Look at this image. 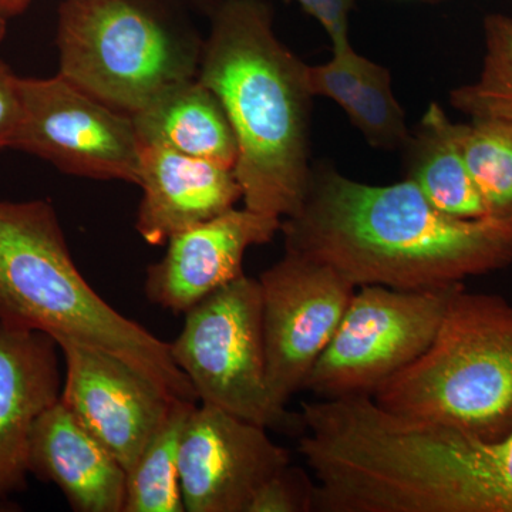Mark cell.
Listing matches in <instances>:
<instances>
[{
	"instance_id": "obj_9",
	"label": "cell",
	"mask_w": 512,
	"mask_h": 512,
	"mask_svg": "<svg viewBox=\"0 0 512 512\" xmlns=\"http://www.w3.org/2000/svg\"><path fill=\"white\" fill-rule=\"evenodd\" d=\"M22 116L12 150L63 173L138 184L141 144L128 114L111 109L57 74L20 79Z\"/></svg>"
},
{
	"instance_id": "obj_22",
	"label": "cell",
	"mask_w": 512,
	"mask_h": 512,
	"mask_svg": "<svg viewBox=\"0 0 512 512\" xmlns=\"http://www.w3.org/2000/svg\"><path fill=\"white\" fill-rule=\"evenodd\" d=\"M483 67L473 83L451 93L454 109L471 120L512 121V18L491 13L484 20Z\"/></svg>"
},
{
	"instance_id": "obj_13",
	"label": "cell",
	"mask_w": 512,
	"mask_h": 512,
	"mask_svg": "<svg viewBox=\"0 0 512 512\" xmlns=\"http://www.w3.org/2000/svg\"><path fill=\"white\" fill-rule=\"evenodd\" d=\"M282 220L244 208L195 225L168 239L167 252L147 268L148 302L184 315L202 299L244 275L245 252L265 245L281 231Z\"/></svg>"
},
{
	"instance_id": "obj_23",
	"label": "cell",
	"mask_w": 512,
	"mask_h": 512,
	"mask_svg": "<svg viewBox=\"0 0 512 512\" xmlns=\"http://www.w3.org/2000/svg\"><path fill=\"white\" fill-rule=\"evenodd\" d=\"M315 488L302 468L288 464L256 490L247 512H313Z\"/></svg>"
},
{
	"instance_id": "obj_20",
	"label": "cell",
	"mask_w": 512,
	"mask_h": 512,
	"mask_svg": "<svg viewBox=\"0 0 512 512\" xmlns=\"http://www.w3.org/2000/svg\"><path fill=\"white\" fill-rule=\"evenodd\" d=\"M195 402L175 400L170 412L127 471L124 512H184L180 444Z\"/></svg>"
},
{
	"instance_id": "obj_6",
	"label": "cell",
	"mask_w": 512,
	"mask_h": 512,
	"mask_svg": "<svg viewBox=\"0 0 512 512\" xmlns=\"http://www.w3.org/2000/svg\"><path fill=\"white\" fill-rule=\"evenodd\" d=\"M56 45L60 76L128 116L195 79L200 66L201 52L143 0H64Z\"/></svg>"
},
{
	"instance_id": "obj_15",
	"label": "cell",
	"mask_w": 512,
	"mask_h": 512,
	"mask_svg": "<svg viewBox=\"0 0 512 512\" xmlns=\"http://www.w3.org/2000/svg\"><path fill=\"white\" fill-rule=\"evenodd\" d=\"M137 185L143 198L136 229L153 247L220 217L242 200L234 168L160 147L141 146Z\"/></svg>"
},
{
	"instance_id": "obj_7",
	"label": "cell",
	"mask_w": 512,
	"mask_h": 512,
	"mask_svg": "<svg viewBox=\"0 0 512 512\" xmlns=\"http://www.w3.org/2000/svg\"><path fill=\"white\" fill-rule=\"evenodd\" d=\"M184 316L170 350L198 400L266 430L301 437L302 414L279 407L269 392L258 279L239 276Z\"/></svg>"
},
{
	"instance_id": "obj_25",
	"label": "cell",
	"mask_w": 512,
	"mask_h": 512,
	"mask_svg": "<svg viewBox=\"0 0 512 512\" xmlns=\"http://www.w3.org/2000/svg\"><path fill=\"white\" fill-rule=\"evenodd\" d=\"M328 33L332 47L349 42V13L355 0H295Z\"/></svg>"
},
{
	"instance_id": "obj_12",
	"label": "cell",
	"mask_w": 512,
	"mask_h": 512,
	"mask_svg": "<svg viewBox=\"0 0 512 512\" xmlns=\"http://www.w3.org/2000/svg\"><path fill=\"white\" fill-rule=\"evenodd\" d=\"M57 345L66 366L60 399L127 473L180 399L106 350L69 339Z\"/></svg>"
},
{
	"instance_id": "obj_18",
	"label": "cell",
	"mask_w": 512,
	"mask_h": 512,
	"mask_svg": "<svg viewBox=\"0 0 512 512\" xmlns=\"http://www.w3.org/2000/svg\"><path fill=\"white\" fill-rule=\"evenodd\" d=\"M306 84L312 96L335 101L373 147L406 146L410 133L389 70L359 55L350 43L332 47L328 63L306 64Z\"/></svg>"
},
{
	"instance_id": "obj_2",
	"label": "cell",
	"mask_w": 512,
	"mask_h": 512,
	"mask_svg": "<svg viewBox=\"0 0 512 512\" xmlns=\"http://www.w3.org/2000/svg\"><path fill=\"white\" fill-rule=\"evenodd\" d=\"M198 80L217 94L238 144L234 171L248 210L292 217L312 167L306 64L282 45L262 0H225L201 49Z\"/></svg>"
},
{
	"instance_id": "obj_19",
	"label": "cell",
	"mask_w": 512,
	"mask_h": 512,
	"mask_svg": "<svg viewBox=\"0 0 512 512\" xmlns=\"http://www.w3.org/2000/svg\"><path fill=\"white\" fill-rule=\"evenodd\" d=\"M404 150L406 178L436 210L461 220L487 217L483 198L454 137V123L439 104H430Z\"/></svg>"
},
{
	"instance_id": "obj_17",
	"label": "cell",
	"mask_w": 512,
	"mask_h": 512,
	"mask_svg": "<svg viewBox=\"0 0 512 512\" xmlns=\"http://www.w3.org/2000/svg\"><path fill=\"white\" fill-rule=\"evenodd\" d=\"M141 146L234 168L238 144L217 94L195 79L171 87L131 116Z\"/></svg>"
},
{
	"instance_id": "obj_3",
	"label": "cell",
	"mask_w": 512,
	"mask_h": 512,
	"mask_svg": "<svg viewBox=\"0 0 512 512\" xmlns=\"http://www.w3.org/2000/svg\"><path fill=\"white\" fill-rule=\"evenodd\" d=\"M332 481L345 512H512V431L481 440L360 397L340 414Z\"/></svg>"
},
{
	"instance_id": "obj_24",
	"label": "cell",
	"mask_w": 512,
	"mask_h": 512,
	"mask_svg": "<svg viewBox=\"0 0 512 512\" xmlns=\"http://www.w3.org/2000/svg\"><path fill=\"white\" fill-rule=\"evenodd\" d=\"M8 20L0 18V47L6 37ZM22 116L20 77L10 69L0 55V151L12 146Z\"/></svg>"
},
{
	"instance_id": "obj_10",
	"label": "cell",
	"mask_w": 512,
	"mask_h": 512,
	"mask_svg": "<svg viewBox=\"0 0 512 512\" xmlns=\"http://www.w3.org/2000/svg\"><path fill=\"white\" fill-rule=\"evenodd\" d=\"M258 281L269 392L279 407H286L293 394L305 389L356 286L332 266L291 251Z\"/></svg>"
},
{
	"instance_id": "obj_11",
	"label": "cell",
	"mask_w": 512,
	"mask_h": 512,
	"mask_svg": "<svg viewBox=\"0 0 512 512\" xmlns=\"http://www.w3.org/2000/svg\"><path fill=\"white\" fill-rule=\"evenodd\" d=\"M291 464L268 430L211 406L195 404L180 444V481L187 512H247L259 487Z\"/></svg>"
},
{
	"instance_id": "obj_16",
	"label": "cell",
	"mask_w": 512,
	"mask_h": 512,
	"mask_svg": "<svg viewBox=\"0 0 512 512\" xmlns=\"http://www.w3.org/2000/svg\"><path fill=\"white\" fill-rule=\"evenodd\" d=\"M29 473L55 484L77 512H124L127 473L113 454L62 402L36 421Z\"/></svg>"
},
{
	"instance_id": "obj_1",
	"label": "cell",
	"mask_w": 512,
	"mask_h": 512,
	"mask_svg": "<svg viewBox=\"0 0 512 512\" xmlns=\"http://www.w3.org/2000/svg\"><path fill=\"white\" fill-rule=\"evenodd\" d=\"M285 251L332 266L356 286L431 291L512 265V218L461 220L412 180L369 185L313 165L302 207L284 218Z\"/></svg>"
},
{
	"instance_id": "obj_4",
	"label": "cell",
	"mask_w": 512,
	"mask_h": 512,
	"mask_svg": "<svg viewBox=\"0 0 512 512\" xmlns=\"http://www.w3.org/2000/svg\"><path fill=\"white\" fill-rule=\"evenodd\" d=\"M0 322L106 350L175 399L198 400L170 343L121 315L80 274L50 201L0 200Z\"/></svg>"
},
{
	"instance_id": "obj_21",
	"label": "cell",
	"mask_w": 512,
	"mask_h": 512,
	"mask_svg": "<svg viewBox=\"0 0 512 512\" xmlns=\"http://www.w3.org/2000/svg\"><path fill=\"white\" fill-rule=\"evenodd\" d=\"M454 137L483 198L487 217L512 218V121L454 124Z\"/></svg>"
},
{
	"instance_id": "obj_26",
	"label": "cell",
	"mask_w": 512,
	"mask_h": 512,
	"mask_svg": "<svg viewBox=\"0 0 512 512\" xmlns=\"http://www.w3.org/2000/svg\"><path fill=\"white\" fill-rule=\"evenodd\" d=\"M33 0H0V18L9 20L22 15ZM197 3H207L208 0H192Z\"/></svg>"
},
{
	"instance_id": "obj_5",
	"label": "cell",
	"mask_w": 512,
	"mask_h": 512,
	"mask_svg": "<svg viewBox=\"0 0 512 512\" xmlns=\"http://www.w3.org/2000/svg\"><path fill=\"white\" fill-rule=\"evenodd\" d=\"M370 397L402 419L503 439L512 431V305L458 286L426 352Z\"/></svg>"
},
{
	"instance_id": "obj_14",
	"label": "cell",
	"mask_w": 512,
	"mask_h": 512,
	"mask_svg": "<svg viewBox=\"0 0 512 512\" xmlns=\"http://www.w3.org/2000/svg\"><path fill=\"white\" fill-rule=\"evenodd\" d=\"M60 355L47 333L0 322V500L28 485L30 434L62 397Z\"/></svg>"
},
{
	"instance_id": "obj_8",
	"label": "cell",
	"mask_w": 512,
	"mask_h": 512,
	"mask_svg": "<svg viewBox=\"0 0 512 512\" xmlns=\"http://www.w3.org/2000/svg\"><path fill=\"white\" fill-rule=\"evenodd\" d=\"M460 285L431 291L360 286L303 390L320 400L372 396L426 352Z\"/></svg>"
}]
</instances>
